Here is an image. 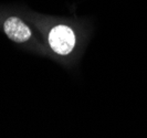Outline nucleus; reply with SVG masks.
<instances>
[{
    "label": "nucleus",
    "mask_w": 147,
    "mask_h": 138,
    "mask_svg": "<svg viewBox=\"0 0 147 138\" xmlns=\"http://www.w3.org/2000/svg\"><path fill=\"white\" fill-rule=\"evenodd\" d=\"M49 43L52 50L61 55H66L73 50L75 36L73 30L66 26H57L50 31Z\"/></svg>",
    "instance_id": "obj_1"
},
{
    "label": "nucleus",
    "mask_w": 147,
    "mask_h": 138,
    "mask_svg": "<svg viewBox=\"0 0 147 138\" xmlns=\"http://www.w3.org/2000/svg\"><path fill=\"white\" fill-rule=\"evenodd\" d=\"M3 30L9 39L21 43L29 40L31 36L30 29L17 17H10L3 23Z\"/></svg>",
    "instance_id": "obj_2"
}]
</instances>
